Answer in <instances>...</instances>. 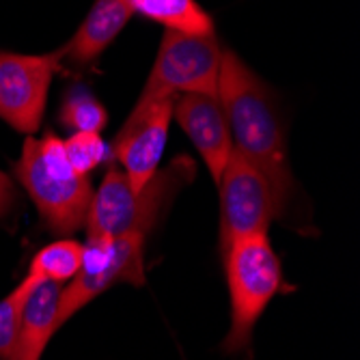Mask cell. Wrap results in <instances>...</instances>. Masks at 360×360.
<instances>
[{
  "label": "cell",
  "mask_w": 360,
  "mask_h": 360,
  "mask_svg": "<svg viewBox=\"0 0 360 360\" xmlns=\"http://www.w3.org/2000/svg\"><path fill=\"white\" fill-rule=\"evenodd\" d=\"M147 236L149 233L132 231L119 238L86 240V246H82V266L60 293L58 328L115 283L125 281L136 287L145 283L143 252Z\"/></svg>",
  "instance_id": "6"
},
{
  "label": "cell",
  "mask_w": 360,
  "mask_h": 360,
  "mask_svg": "<svg viewBox=\"0 0 360 360\" xmlns=\"http://www.w3.org/2000/svg\"><path fill=\"white\" fill-rule=\"evenodd\" d=\"M82 266V244L76 240H58L44 246L30 264V274L44 281L70 283Z\"/></svg>",
  "instance_id": "15"
},
{
  "label": "cell",
  "mask_w": 360,
  "mask_h": 360,
  "mask_svg": "<svg viewBox=\"0 0 360 360\" xmlns=\"http://www.w3.org/2000/svg\"><path fill=\"white\" fill-rule=\"evenodd\" d=\"M60 63V48L50 54L0 52V119L18 132L35 134Z\"/></svg>",
  "instance_id": "8"
},
{
  "label": "cell",
  "mask_w": 360,
  "mask_h": 360,
  "mask_svg": "<svg viewBox=\"0 0 360 360\" xmlns=\"http://www.w3.org/2000/svg\"><path fill=\"white\" fill-rule=\"evenodd\" d=\"M224 270L231 296V328L224 349L240 354L248 349L257 319L281 291L283 270L268 233L238 238L229 244L224 248Z\"/></svg>",
  "instance_id": "4"
},
{
  "label": "cell",
  "mask_w": 360,
  "mask_h": 360,
  "mask_svg": "<svg viewBox=\"0 0 360 360\" xmlns=\"http://www.w3.org/2000/svg\"><path fill=\"white\" fill-rule=\"evenodd\" d=\"M222 48L212 35H186L165 30L151 74L136 104H147L160 97H179L186 93L218 95Z\"/></svg>",
  "instance_id": "5"
},
{
  "label": "cell",
  "mask_w": 360,
  "mask_h": 360,
  "mask_svg": "<svg viewBox=\"0 0 360 360\" xmlns=\"http://www.w3.org/2000/svg\"><path fill=\"white\" fill-rule=\"evenodd\" d=\"M218 100L224 110L233 151L268 179L276 207L283 214L293 192V175L278 110L264 80L233 50H222Z\"/></svg>",
  "instance_id": "1"
},
{
  "label": "cell",
  "mask_w": 360,
  "mask_h": 360,
  "mask_svg": "<svg viewBox=\"0 0 360 360\" xmlns=\"http://www.w3.org/2000/svg\"><path fill=\"white\" fill-rule=\"evenodd\" d=\"M63 283L39 281L22 309L20 337L13 360H39L48 341L58 330V304H60Z\"/></svg>",
  "instance_id": "12"
},
{
  "label": "cell",
  "mask_w": 360,
  "mask_h": 360,
  "mask_svg": "<svg viewBox=\"0 0 360 360\" xmlns=\"http://www.w3.org/2000/svg\"><path fill=\"white\" fill-rule=\"evenodd\" d=\"M15 201V188H13V181L0 171V218H5L7 212L11 210Z\"/></svg>",
  "instance_id": "18"
},
{
  "label": "cell",
  "mask_w": 360,
  "mask_h": 360,
  "mask_svg": "<svg viewBox=\"0 0 360 360\" xmlns=\"http://www.w3.org/2000/svg\"><path fill=\"white\" fill-rule=\"evenodd\" d=\"M63 147H65V155H68L72 169L82 177H89L97 167L104 165L110 158V147L95 132L70 134L68 141H63Z\"/></svg>",
  "instance_id": "17"
},
{
  "label": "cell",
  "mask_w": 360,
  "mask_h": 360,
  "mask_svg": "<svg viewBox=\"0 0 360 360\" xmlns=\"http://www.w3.org/2000/svg\"><path fill=\"white\" fill-rule=\"evenodd\" d=\"M173 119L181 125L186 136L201 153L205 167L218 184L229 158L233 153L231 134L224 119L218 95L186 93L175 100Z\"/></svg>",
  "instance_id": "10"
},
{
  "label": "cell",
  "mask_w": 360,
  "mask_h": 360,
  "mask_svg": "<svg viewBox=\"0 0 360 360\" xmlns=\"http://www.w3.org/2000/svg\"><path fill=\"white\" fill-rule=\"evenodd\" d=\"M175 100L177 97H160L147 104H136L110 145V155L121 165L119 169L136 194H141L158 173L169 139Z\"/></svg>",
  "instance_id": "9"
},
{
  "label": "cell",
  "mask_w": 360,
  "mask_h": 360,
  "mask_svg": "<svg viewBox=\"0 0 360 360\" xmlns=\"http://www.w3.org/2000/svg\"><path fill=\"white\" fill-rule=\"evenodd\" d=\"M41 278L37 274H26V278L9 293L7 298L0 300V360H13L18 337H20V323H22V309Z\"/></svg>",
  "instance_id": "16"
},
{
  "label": "cell",
  "mask_w": 360,
  "mask_h": 360,
  "mask_svg": "<svg viewBox=\"0 0 360 360\" xmlns=\"http://www.w3.org/2000/svg\"><path fill=\"white\" fill-rule=\"evenodd\" d=\"M132 15L134 11L127 0H95L74 37L60 48L63 63H70L76 70L95 65Z\"/></svg>",
  "instance_id": "11"
},
{
  "label": "cell",
  "mask_w": 360,
  "mask_h": 360,
  "mask_svg": "<svg viewBox=\"0 0 360 360\" xmlns=\"http://www.w3.org/2000/svg\"><path fill=\"white\" fill-rule=\"evenodd\" d=\"M134 13H141L167 30L186 35H212L214 20L196 0H127Z\"/></svg>",
  "instance_id": "13"
},
{
  "label": "cell",
  "mask_w": 360,
  "mask_h": 360,
  "mask_svg": "<svg viewBox=\"0 0 360 360\" xmlns=\"http://www.w3.org/2000/svg\"><path fill=\"white\" fill-rule=\"evenodd\" d=\"M196 175L194 160L177 155L167 169L158 171L149 184L136 194L125 173L110 165L100 188L93 192L86 236L89 238H119L132 231L149 233L158 218L169 207L177 192Z\"/></svg>",
  "instance_id": "2"
},
{
  "label": "cell",
  "mask_w": 360,
  "mask_h": 360,
  "mask_svg": "<svg viewBox=\"0 0 360 360\" xmlns=\"http://www.w3.org/2000/svg\"><path fill=\"white\" fill-rule=\"evenodd\" d=\"M15 173L54 233H74L86 224L93 199L91 179L72 169L63 139L52 132L26 139Z\"/></svg>",
  "instance_id": "3"
},
{
  "label": "cell",
  "mask_w": 360,
  "mask_h": 360,
  "mask_svg": "<svg viewBox=\"0 0 360 360\" xmlns=\"http://www.w3.org/2000/svg\"><path fill=\"white\" fill-rule=\"evenodd\" d=\"M58 121L72 134L76 132H95L100 134L108 123V112L97 97L82 86H74L65 93L58 110Z\"/></svg>",
  "instance_id": "14"
},
{
  "label": "cell",
  "mask_w": 360,
  "mask_h": 360,
  "mask_svg": "<svg viewBox=\"0 0 360 360\" xmlns=\"http://www.w3.org/2000/svg\"><path fill=\"white\" fill-rule=\"evenodd\" d=\"M218 188L222 250L238 238L268 233L270 222L281 218L268 179L236 151L226 162Z\"/></svg>",
  "instance_id": "7"
}]
</instances>
